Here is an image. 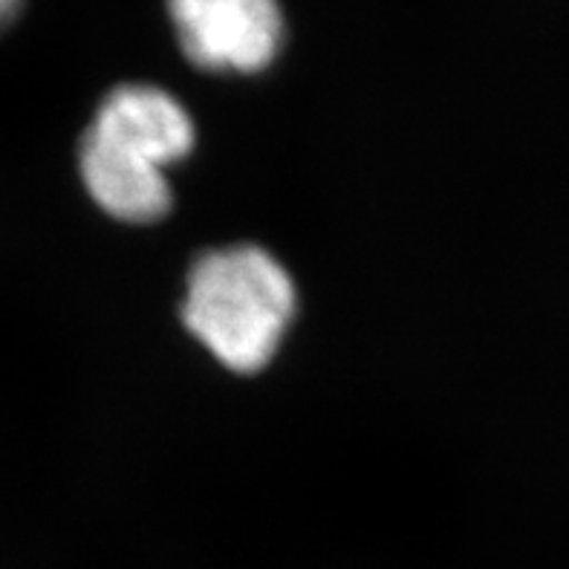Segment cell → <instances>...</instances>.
Masks as SVG:
<instances>
[{
    "instance_id": "1",
    "label": "cell",
    "mask_w": 569,
    "mask_h": 569,
    "mask_svg": "<svg viewBox=\"0 0 569 569\" xmlns=\"http://www.w3.org/2000/svg\"><path fill=\"white\" fill-rule=\"evenodd\" d=\"M194 148V122L153 84L110 90L79 148L81 180L101 211L124 223H153L171 209L166 166Z\"/></svg>"
},
{
    "instance_id": "2",
    "label": "cell",
    "mask_w": 569,
    "mask_h": 569,
    "mask_svg": "<svg viewBox=\"0 0 569 569\" xmlns=\"http://www.w3.org/2000/svg\"><path fill=\"white\" fill-rule=\"evenodd\" d=\"M296 316V283L260 246L202 254L188 272L182 321L234 373L267 368Z\"/></svg>"
},
{
    "instance_id": "3",
    "label": "cell",
    "mask_w": 569,
    "mask_h": 569,
    "mask_svg": "<svg viewBox=\"0 0 569 569\" xmlns=\"http://www.w3.org/2000/svg\"><path fill=\"white\" fill-rule=\"evenodd\" d=\"M177 41L191 64L211 72H260L278 58V0H168Z\"/></svg>"
},
{
    "instance_id": "4",
    "label": "cell",
    "mask_w": 569,
    "mask_h": 569,
    "mask_svg": "<svg viewBox=\"0 0 569 569\" xmlns=\"http://www.w3.org/2000/svg\"><path fill=\"white\" fill-rule=\"evenodd\" d=\"M18 9H21V0H0V29L12 21L14 14H18Z\"/></svg>"
}]
</instances>
